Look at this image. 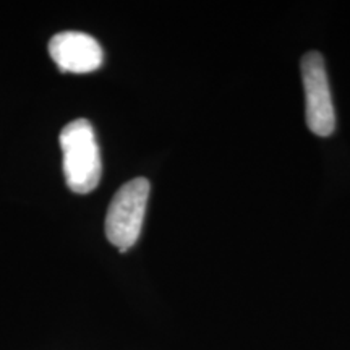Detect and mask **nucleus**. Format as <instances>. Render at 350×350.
Masks as SVG:
<instances>
[{"label":"nucleus","instance_id":"f03ea898","mask_svg":"<svg viewBox=\"0 0 350 350\" xmlns=\"http://www.w3.org/2000/svg\"><path fill=\"white\" fill-rule=\"evenodd\" d=\"M150 182L138 177L119 188L106 216V235L122 253L137 243L150 198Z\"/></svg>","mask_w":350,"mask_h":350},{"label":"nucleus","instance_id":"7ed1b4c3","mask_svg":"<svg viewBox=\"0 0 350 350\" xmlns=\"http://www.w3.org/2000/svg\"><path fill=\"white\" fill-rule=\"evenodd\" d=\"M300 70L305 90L306 125L318 137H331L336 130V113L325 59L319 52H306L301 57Z\"/></svg>","mask_w":350,"mask_h":350},{"label":"nucleus","instance_id":"20e7f679","mask_svg":"<svg viewBox=\"0 0 350 350\" xmlns=\"http://www.w3.org/2000/svg\"><path fill=\"white\" fill-rule=\"evenodd\" d=\"M49 54L60 72L90 73L103 65L99 42L80 31L57 33L49 41Z\"/></svg>","mask_w":350,"mask_h":350},{"label":"nucleus","instance_id":"f257e3e1","mask_svg":"<svg viewBox=\"0 0 350 350\" xmlns=\"http://www.w3.org/2000/svg\"><path fill=\"white\" fill-rule=\"evenodd\" d=\"M64 175L68 188L85 195L99 185L103 163L93 125L85 119L70 122L60 131Z\"/></svg>","mask_w":350,"mask_h":350}]
</instances>
